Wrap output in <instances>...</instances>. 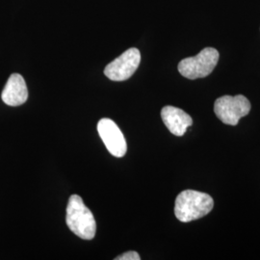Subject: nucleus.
I'll list each match as a JSON object with an SVG mask.
<instances>
[{
	"mask_svg": "<svg viewBox=\"0 0 260 260\" xmlns=\"http://www.w3.org/2000/svg\"><path fill=\"white\" fill-rule=\"evenodd\" d=\"M213 206V199L208 194L195 190H185L177 197L175 214L180 222L189 223L207 215Z\"/></svg>",
	"mask_w": 260,
	"mask_h": 260,
	"instance_id": "nucleus-1",
	"label": "nucleus"
},
{
	"mask_svg": "<svg viewBox=\"0 0 260 260\" xmlns=\"http://www.w3.org/2000/svg\"><path fill=\"white\" fill-rule=\"evenodd\" d=\"M66 222L69 229L81 239L91 240L95 235L96 223L93 213L78 195H72L69 200Z\"/></svg>",
	"mask_w": 260,
	"mask_h": 260,
	"instance_id": "nucleus-2",
	"label": "nucleus"
},
{
	"mask_svg": "<svg viewBox=\"0 0 260 260\" xmlns=\"http://www.w3.org/2000/svg\"><path fill=\"white\" fill-rule=\"evenodd\" d=\"M219 52L213 47H205L198 55L181 60L178 72L183 77L195 80L210 75L219 61Z\"/></svg>",
	"mask_w": 260,
	"mask_h": 260,
	"instance_id": "nucleus-3",
	"label": "nucleus"
},
{
	"mask_svg": "<svg viewBox=\"0 0 260 260\" xmlns=\"http://www.w3.org/2000/svg\"><path fill=\"white\" fill-rule=\"evenodd\" d=\"M250 111L251 103L242 94L235 96L223 95L214 104V112L218 119L229 125H236L239 120L247 116Z\"/></svg>",
	"mask_w": 260,
	"mask_h": 260,
	"instance_id": "nucleus-4",
	"label": "nucleus"
},
{
	"mask_svg": "<svg viewBox=\"0 0 260 260\" xmlns=\"http://www.w3.org/2000/svg\"><path fill=\"white\" fill-rule=\"evenodd\" d=\"M141 62L139 49L132 47L124 51L104 69V75L112 81H124L130 78Z\"/></svg>",
	"mask_w": 260,
	"mask_h": 260,
	"instance_id": "nucleus-5",
	"label": "nucleus"
},
{
	"mask_svg": "<svg viewBox=\"0 0 260 260\" xmlns=\"http://www.w3.org/2000/svg\"><path fill=\"white\" fill-rule=\"evenodd\" d=\"M98 131L104 145L113 156H124L127 150L126 141L115 121L103 118L98 123Z\"/></svg>",
	"mask_w": 260,
	"mask_h": 260,
	"instance_id": "nucleus-6",
	"label": "nucleus"
},
{
	"mask_svg": "<svg viewBox=\"0 0 260 260\" xmlns=\"http://www.w3.org/2000/svg\"><path fill=\"white\" fill-rule=\"evenodd\" d=\"M3 103L9 106H19L28 99V90L23 77L19 74H13L5 85L2 94Z\"/></svg>",
	"mask_w": 260,
	"mask_h": 260,
	"instance_id": "nucleus-7",
	"label": "nucleus"
},
{
	"mask_svg": "<svg viewBox=\"0 0 260 260\" xmlns=\"http://www.w3.org/2000/svg\"><path fill=\"white\" fill-rule=\"evenodd\" d=\"M161 118L170 132L176 136H183L193 123L192 118L186 112L174 106H165L161 111Z\"/></svg>",
	"mask_w": 260,
	"mask_h": 260,
	"instance_id": "nucleus-8",
	"label": "nucleus"
},
{
	"mask_svg": "<svg viewBox=\"0 0 260 260\" xmlns=\"http://www.w3.org/2000/svg\"><path fill=\"white\" fill-rule=\"evenodd\" d=\"M139 253L137 251H127V252H124L121 255L115 257V260H140Z\"/></svg>",
	"mask_w": 260,
	"mask_h": 260,
	"instance_id": "nucleus-9",
	"label": "nucleus"
}]
</instances>
